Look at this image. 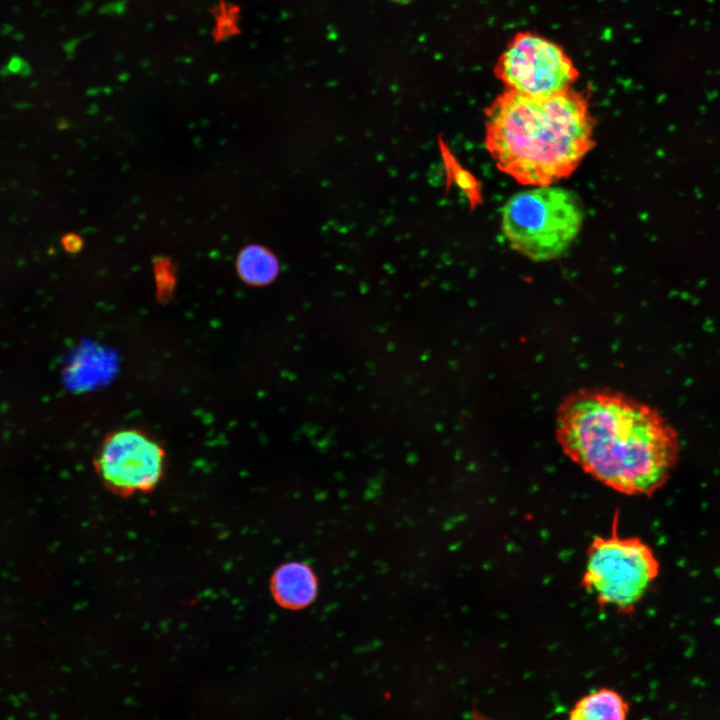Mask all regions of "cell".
Returning a JSON list of instances; mask_svg holds the SVG:
<instances>
[{
  "label": "cell",
  "mask_w": 720,
  "mask_h": 720,
  "mask_svg": "<svg viewBox=\"0 0 720 720\" xmlns=\"http://www.w3.org/2000/svg\"><path fill=\"white\" fill-rule=\"evenodd\" d=\"M556 435L586 473L628 495L662 487L679 452L675 430L655 409L604 389L568 395L558 408Z\"/></svg>",
  "instance_id": "obj_1"
},
{
  "label": "cell",
  "mask_w": 720,
  "mask_h": 720,
  "mask_svg": "<svg viewBox=\"0 0 720 720\" xmlns=\"http://www.w3.org/2000/svg\"><path fill=\"white\" fill-rule=\"evenodd\" d=\"M594 126L587 97L572 88L540 97L505 90L485 110V146L519 183L549 186L593 148Z\"/></svg>",
  "instance_id": "obj_2"
},
{
  "label": "cell",
  "mask_w": 720,
  "mask_h": 720,
  "mask_svg": "<svg viewBox=\"0 0 720 720\" xmlns=\"http://www.w3.org/2000/svg\"><path fill=\"white\" fill-rule=\"evenodd\" d=\"M584 218L572 191L539 186L514 194L503 207L502 232L522 255L547 261L563 254L577 237Z\"/></svg>",
  "instance_id": "obj_3"
},
{
  "label": "cell",
  "mask_w": 720,
  "mask_h": 720,
  "mask_svg": "<svg viewBox=\"0 0 720 720\" xmlns=\"http://www.w3.org/2000/svg\"><path fill=\"white\" fill-rule=\"evenodd\" d=\"M658 571V561L646 543L620 537L614 528L612 535L591 542L581 584L599 605L628 613L642 600Z\"/></svg>",
  "instance_id": "obj_4"
},
{
  "label": "cell",
  "mask_w": 720,
  "mask_h": 720,
  "mask_svg": "<svg viewBox=\"0 0 720 720\" xmlns=\"http://www.w3.org/2000/svg\"><path fill=\"white\" fill-rule=\"evenodd\" d=\"M494 72L506 90L535 97L568 90L579 75L560 45L533 32H519L511 39Z\"/></svg>",
  "instance_id": "obj_5"
},
{
  "label": "cell",
  "mask_w": 720,
  "mask_h": 720,
  "mask_svg": "<svg viewBox=\"0 0 720 720\" xmlns=\"http://www.w3.org/2000/svg\"><path fill=\"white\" fill-rule=\"evenodd\" d=\"M165 462V450L156 439L138 428H122L105 437L94 465L107 488L128 496L152 491Z\"/></svg>",
  "instance_id": "obj_6"
},
{
  "label": "cell",
  "mask_w": 720,
  "mask_h": 720,
  "mask_svg": "<svg viewBox=\"0 0 720 720\" xmlns=\"http://www.w3.org/2000/svg\"><path fill=\"white\" fill-rule=\"evenodd\" d=\"M271 592L275 601L284 608H304L316 597L317 579L308 565L287 562L273 573Z\"/></svg>",
  "instance_id": "obj_7"
},
{
  "label": "cell",
  "mask_w": 720,
  "mask_h": 720,
  "mask_svg": "<svg viewBox=\"0 0 720 720\" xmlns=\"http://www.w3.org/2000/svg\"><path fill=\"white\" fill-rule=\"evenodd\" d=\"M629 706L614 689L601 688L581 697L567 720H627Z\"/></svg>",
  "instance_id": "obj_8"
},
{
  "label": "cell",
  "mask_w": 720,
  "mask_h": 720,
  "mask_svg": "<svg viewBox=\"0 0 720 720\" xmlns=\"http://www.w3.org/2000/svg\"><path fill=\"white\" fill-rule=\"evenodd\" d=\"M237 270L242 280L250 285L263 286L278 275L279 262L265 247L251 245L244 248L237 259Z\"/></svg>",
  "instance_id": "obj_9"
},
{
  "label": "cell",
  "mask_w": 720,
  "mask_h": 720,
  "mask_svg": "<svg viewBox=\"0 0 720 720\" xmlns=\"http://www.w3.org/2000/svg\"><path fill=\"white\" fill-rule=\"evenodd\" d=\"M439 147L446 170L448 184L451 183V181H454L456 185L466 193L468 198L472 199L471 201L473 202L476 194V183L473 177L458 164L442 140L439 141Z\"/></svg>",
  "instance_id": "obj_10"
},
{
  "label": "cell",
  "mask_w": 720,
  "mask_h": 720,
  "mask_svg": "<svg viewBox=\"0 0 720 720\" xmlns=\"http://www.w3.org/2000/svg\"><path fill=\"white\" fill-rule=\"evenodd\" d=\"M61 243H62L63 247L65 248V250L68 252H77L78 250L81 249V246H82L81 238L74 233L66 234L62 238Z\"/></svg>",
  "instance_id": "obj_11"
},
{
  "label": "cell",
  "mask_w": 720,
  "mask_h": 720,
  "mask_svg": "<svg viewBox=\"0 0 720 720\" xmlns=\"http://www.w3.org/2000/svg\"><path fill=\"white\" fill-rule=\"evenodd\" d=\"M393 1L400 2V3H405V2H408V1H410V0H393Z\"/></svg>",
  "instance_id": "obj_12"
},
{
  "label": "cell",
  "mask_w": 720,
  "mask_h": 720,
  "mask_svg": "<svg viewBox=\"0 0 720 720\" xmlns=\"http://www.w3.org/2000/svg\"><path fill=\"white\" fill-rule=\"evenodd\" d=\"M473 720H485V719L478 717V718H474Z\"/></svg>",
  "instance_id": "obj_13"
}]
</instances>
